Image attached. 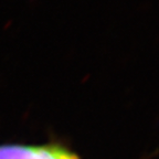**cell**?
<instances>
[{
  "mask_svg": "<svg viewBox=\"0 0 159 159\" xmlns=\"http://www.w3.org/2000/svg\"><path fill=\"white\" fill-rule=\"evenodd\" d=\"M77 157L71 150L59 143L37 146L33 159H76Z\"/></svg>",
  "mask_w": 159,
  "mask_h": 159,
  "instance_id": "cell-1",
  "label": "cell"
},
{
  "mask_svg": "<svg viewBox=\"0 0 159 159\" xmlns=\"http://www.w3.org/2000/svg\"><path fill=\"white\" fill-rule=\"evenodd\" d=\"M37 146L20 144L0 145V159H33Z\"/></svg>",
  "mask_w": 159,
  "mask_h": 159,
  "instance_id": "cell-2",
  "label": "cell"
},
{
  "mask_svg": "<svg viewBox=\"0 0 159 159\" xmlns=\"http://www.w3.org/2000/svg\"><path fill=\"white\" fill-rule=\"evenodd\" d=\"M76 159H79V158H76Z\"/></svg>",
  "mask_w": 159,
  "mask_h": 159,
  "instance_id": "cell-3",
  "label": "cell"
}]
</instances>
